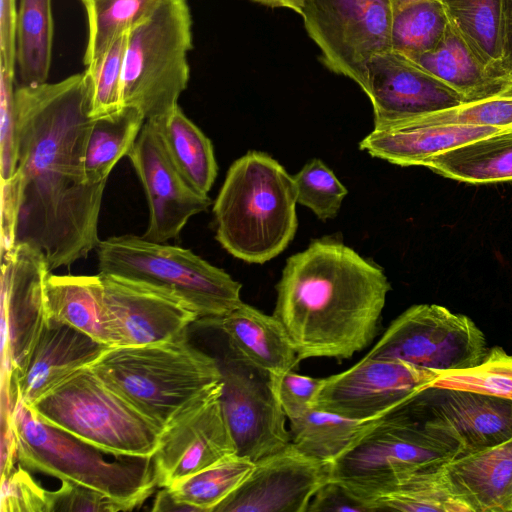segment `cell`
Here are the masks:
<instances>
[{
	"label": "cell",
	"mask_w": 512,
	"mask_h": 512,
	"mask_svg": "<svg viewBox=\"0 0 512 512\" xmlns=\"http://www.w3.org/2000/svg\"><path fill=\"white\" fill-rule=\"evenodd\" d=\"M254 466L251 459L232 454L166 488L178 502L197 512H214L245 481Z\"/></svg>",
	"instance_id": "34"
},
{
	"label": "cell",
	"mask_w": 512,
	"mask_h": 512,
	"mask_svg": "<svg viewBox=\"0 0 512 512\" xmlns=\"http://www.w3.org/2000/svg\"><path fill=\"white\" fill-rule=\"evenodd\" d=\"M445 464L404 479L392 492L374 501L376 511L472 512L454 489Z\"/></svg>",
	"instance_id": "33"
},
{
	"label": "cell",
	"mask_w": 512,
	"mask_h": 512,
	"mask_svg": "<svg viewBox=\"0 0 512 512\" xmlns=\"http://www.w3.org/2000/svg\"><path fill=\"white\" fill-rule=\"evenodd\" d=\"M7 417L17 460L27 469L98 490L128 511L143 503L157 486L153 457L115 456L39 419L19 400Z\"/></svg>",
	"instance_id": "5"
},
{
	"label": "cell",
	"mask_w": 512,
	"mask_h": 512,
	"mask_svg": "<svg viewBox=\"0 0 512 512\" xmlns=\"http://www.w3.org/2000/svg\"><path fill=\"white\" fill-rule=\"evenodd\" d=\"M453 458L450 447L399 406L330 464V480L342 484L375 512L374 501L404 479Z\"/></svg>",
	"instance_id": "9"
},
{
	"label": "cell",
	"mask_w": 512,
	"mask_h": 512,
	"mask_svg": "<svg viewBox=\"0 0 512 512\" xmlns=\"http://www.w3.org/2000/svg\"><path fill=\"white\" fill-rule=\"evenodd\" d=\"M330 480V464L310 458L291 442L262 457L245 481L214 512H307Z\"/></svg>",
	"instance_id": "17"
},
{
	"label": "cell",
	"mask_w": 512,
	"mask_h": 512,
	"mask_svg": "<svg viewBox=\"0 0 512 512\" xmlns=\"http://www.w3.org/2000/svg\"><path fill=\"white\" fill-rule=\"evenodd\" d=\"M89 367L161 430L222 383L219 361L193 346L187 332L155 344L109 347Z\"/></svg>",
	"instance_id": "4"
},
{
	"label": "cell",
	"mask_w": 512,
	"mask_h": 512,
	"mask_svg": "<svg viewBox=\"0 0 512 512\" xmlns=\"http://www.w3.org/2000/svg\"><path fill=\"white\" fill-rule=\"evenodd\" d=\"M42 421L113 456L153 457L162 430L89 366L36 400Z\"/></svg>",
	"instance_id": "6"
},
{
	"label": "cell",
	"mask_w": 512,
	"mask_h": 512,
	"mask_svg": "<svg viewBox=\"0 0 512 512\" xmlns=\"http://www.w3.org/2000/svg\"><path fill=\"white\" fill-rule=\"evenodd\" d=\"M504 45L502 69L505 76L512 78V0H503Z\"/></svg>",
	"instance_id": "48"
},
{
	"label": "cell",
	"mask_w": 512,
	"mask_h": 512,
	"mask_svg": "<svg viewBox=\"0 0 512 512\" xmlns=\"http://www.w3.org/2000/svg\"><path fill=\"white\" fill-rule=\"evenodd\" d=\"M272 379L278 400L289 420L313 407L325 382V378L304 376L293 370L272 376Z\"/></svg>",
	"instance_id": "44"
},
{
	"label": "cell",
	"mask_w": 512,
	"mask_h": 512,
	"mask_svg": "<svg viewBox=\"0 0 512 512\" xmlns=\"http://www.w3.org/2000/svg\"><path fill=\"white\" fill-rule=\"evenodd\" d=\"M21 182L17 172L1 181V255L15 246V231L20 208Z\"/></svg>",
	"instance_id": "46"
},
{
	"label": "cell",
	"mask_w": 512,
	"mask_h": 512,
	"mask_svg": "<svg viewBox=\"0 0 512 512\" xmlns=\"http://www.w3.org/2000/svg\"><path fill=\"white\" fill-rule=\"evenodd\" d=\"M300 15L323 64L363 90L369 61L391 51V1L304 0Z\"/></svg>",
	"instance_id": "11"
},
{
	"label": "cell",
	"mask_w": 512,
	"mask_h": 512,
	"mask_svg": "<svg viewBox=\"0 0 512 512\" xmlns=\"http://www.w3.org/2000/svg\"><path fill=\"white\" fill-rule=\"evenodd\" d=\"M85 8L88 37L83 62L93 64L117 37L143 19L159 0H80Z\"/></svg>",
	"instance_id": "36"
},
{
	"label": "cell",
	"mask_w": 512,
	"mask_h": 512,
	"mask_svg": "<svg viewBox=\"0 0 512 512\" xmlns=\"http://www.w3.org/2000/svg\"><path fill=\"white\" fill-rule=\"evenodd\" d=\"M104 302L116 346H141L172 340L198 321L179 297L164 289L101 274Z\"/></svg>",
	"instance_id": "19"
},
{
	"label": "cell",
	"mask_w": 512,
	"mask_h": 512,
	"mask_svg": "<svg viewBox=\"0 0 512 512\" xmlns=\"http://www.w3.org/2000/svg\"><path fill=\"white\" fill-rule=\"evenodd\" d=\"M150 122L157 129L181 175L195 190L208 195L218 172L210 139L187 118L179 106L167 116Z\"/></svg>",
	"instance_id": "29"
},
{
	"label": "cell",
	"mask_w": 512,
	"mask_h": 512,
	"mask_svg": "<svg viewBox=\"0 0 512 512\" xmlns=\"http://www.w3.org/2000/svg\"><path fill=\"white\" fill-rule=\"evenodd\" d=\"M438 371L394 360L364 357L325 378L313 407L358 420L378 419L429 388Z\"/></svg>",
	"instance_id": "14"
},
{
	"label": "cell",
	"mask_w": 512,
	"mask_h": 512,
	"mask_svg": "<svg viewBox=\"0 0 512 512\" xmlns=\"http://www.w3.org/2000/svg\"><path fill=\"white\" fill-rule=\"evenodd\" d=\"M358 420L311 407L290 419L291 443L304 455L331 464L379 420Z\"/></svg>",
	"instance_id": "30"
},
{
	"label": "cell",
	"mask_w": 512,
	"mask_h": 512,
	"mask_svg": "<svg viewBox=\"0 0 512 512\" xmlns=\"http://www.w3.org/2000/svg\"><path fill=\"white\" fill-rule=\"evenodd\" d=\"M296 204L293 176L270 155L249 151L231 164L214 202L216 240L247 263L270 261L294 238Z\"/></svg>",
	"instance_id": "3"
},
{
	"label": "cell",
	"mask_w": 512,
	"mask_h": 512,
	"mask_svg": "<svg viewBox=\"0 0 512 512\" xmlns=\"http://www.w3.org/2000/svg\"><path fill=\"white\" fill-rule=\"evenodd\" d=\"M192 19L186 0H159L128 31L122 77V106L155 121L177 106L189 80Z\"/></svg>",
	"instance_id": "8"
},
{
	"label": "cell",
	"mask_w": 512,
	"mask_h": 512,
	"mask_svg": "<svg viewBox=\"0 0 512 512\" xmlns=\"http://www.w3.org/2000/svg\"><path fill=\"white\" fill-rule=\"evenodd\" d=\"M293 179L297 203L309 208L322 221L336 217L348 190L322 160L311 159Z\"/></svg>",
	"instance_id": "40"
},
{
	"label": "cell",
	"mask_w": 512,
	"mask_h": 512,
	"mask_svg": "<svg viewBox=\"0 0 512 512\" xmlns=\"http://www.w3.org/2000/svg\"><path fill=\"white\" fill-rule=\"evenodd\" d=\"M449 19L441 0H416L393 9L391 50L408 58L434 49Z\"/></svg>",
	"instance_id": "35"
},
{
	"label": "cell",
	"mask_w": 512,
	"mask_h": 512,
	"mask_svg": "<svg viewBox=\"0 0 512 512\" xmlns=\"http://www.w3.org/2000/svg\"><path fill=\"white\" fill-rule=\"evenodd\" d=\"M504 131L511 130L397 122L374 128L360 141L359 148L391 164L420 166L425 159L436 154Z\"/></svg>",
	"instance_id": "22"
},
{
	"label": "cell",
	"mask_w": 512,
	"mask_h": 512,
	"mask_svg": "<svg viewBox=\"0 0 512 512\" xmlns=\"http://www.w3.org/2000/svg\"><path fill=\"white\" fill-rule=\"evenodd\" d=\"M127 157L147 198L146 240L165 243L177 238L191 217L210 206L208 195L195 190L175 167L152 122L145 121Z\"/></svg>",
	"instance_id": "16"
},
{
	"label": "cell",
	"mask_w": 512,
	"mask_h": 512,
	"mask_svg": "<svg viewBox=\"0 0 512 512\" xmlns=\"http://www.w3.org/2000/svg\"><path fill=\"white\" fill-rule=\"evenodd\" d=\"M207 323L217 324L231 349L272 376L293 370L300 361L281 322L248 304Z\"/></svg>",
	"instance_id": "23"
},
{
	"label": "cell",
	"mask_w": 512,
	"mask_h": 512,
	"mask_svg": "<svg viewBox=\"0 0 512 512\" xmlns=\"http://www.w3.org/2000/svg\"><path fill=\"white\" fill-rule=\"evenodd\" d=\"M488 349L483 332L466 315L437 304H418L390 324L366 357L440 372L473 367Z\"/></svg>",
	"instance_id": "10"
},
{
	"label": "cell",
	"mask_w": 512,
	"mask_h": 512,
	"mask_svg": "<svg viewBox=\"0 0 512 512\" xmlns=\"http://www.w3.org/2000/svg\"><path fill=\"white\" fill-rule=\"evenodd\" d=\"M472 512H512V439L445 464Z\"/></svg>",
	"instance_id": "24"
},
{
	"label": "cell",
	"mask_w": 512,
	"mask_h": 512,
	"mask_svg": "<svg viewBox=\"0 0 512 512\" xmlns=\"http://www.w3.org/2000/svg\"><path fill=\"white\" fill-rule=\"evenodd\" d=\"M128 31L120 35L96 62L85 69L90 85V115L100 117L122 106V77Z\"/></svg>",
	"instance_id": "39"
},
{
	"label": "cell",
	"mask_w": 512,
	"mask_h": 512,
	"mask_svg": "<svg viewBox=\"0 0 512 512\" xmlns=\"http://www.w3.org/2000/svg\"><path fill=\"white\" fill-rule=\"evenodd\" d=\"M363 91L372 103L374 128L464 102L443 81L392 50L369 61Z\"/></svg>",
	"instance_id": "20"
},
{
	"label": "cell",
	"mask_w": 512,
	"mask_h": 512,
	"mask_svg": "<svg viewBox=\"0 0 512 512\" xmlns=\"http://www.w3.org/2000/svg\"><path fill=\"white\" fill-rule=\"evenodd\" d=\"M109 347L46 317L23 367L7 379L10 402L16 399L31 406L73 373L90 366Z\"/></svg>",
	"instance_id": "21"
},
{
	"label": "cell",
	"mask_w": 512,
	"mask_h": 512,
	"mask_svg": "<svg viewBox=\"0 0 512 512\" xmlns=\"http://www.w3.org/2000/svg\"><path fill=\"white\" fill-rule=\"evenodd\" d=\"M99 273L119 276L169 291L208 322L243 302L241 284L191 250L122 235L100 240L96 247Z\"/></svg>",
	"instance_id": "7"
},
{
	"label": "cell",
	"mask_w": 512,
	"mask_h": 512,
	"mask_svg": "<svg viewBox=\"0 0 512 512\" xmlns=\"http://www.w3.org/2000/svg\"><path fill=\"white\" fill-rule=\"evenodd\" d=\"M15 75L0 65V175L1 181L16 171Z\"/></svg>",
	"instance_id": "42"
},
{
	"label": "cell",
	"mask_w": 512,
	"mask_h": 512,
	"mask_svg": "<svg viewBox=\"0 0 512 512\" xmlns=\"http://www.w3.org/2000/svg\"><path fill=\"white\" fill-rule=\"evenodd\" d=\"M53 42L51 0H19L17 69L21 85L47 82Z\"/></svg>",
	"instance_id": "32"
},
{
	"label": "cell",
	"mask_w": 512,
	"mask_h": 512,
	"mask_svg": "<svg viewBox=\"0 0 512 512\" xmlns=\"http://www.w3.org/2000/svg\"><path fill=\"white\" fill-rule=\"evenodd\" d=\"M16 0H0V65L15 75L17 68Z\"/></svg>",
	"instance_id": "47"
},
{
	"label": "cell",
	"mask_w": 512,
	"mask_h": 512,
	"mask_svg": "<svg viewBox=\"0 0 512 512\" xmlns=\"http://www.w3.org/2000/svg\"><path fill=\"white\" fill-rule=\"evenodd\" d=\"M229 350L224 364L219 363L222 411L237 454L256 462L291 442L287 417L272 376Z\"/></svg>",
	"instance_id": "13"
},
{
	"label": "cell",
	"mask_w": 512,
	"mask_h": 512,
	"mask_svg": "<svg viewBox=\"0 0 512 512\" xmlns=\"http://www.w3.org/2000/svg\"><path fill=\"white\" fill-rule=\"evenodd\" d=\"M50 491L41 487L22 466L2 474V512H49Z\"/></svg>",
	"instance_id": "41"
},
{
	"label": "cell",
	"mask_w": 512,
	"mask_h": 512,
	"mask_svg": "<svg viewBox=\"0 0 512 512\" xmlns=\"http://www.w3.org/2000/svg\"><path fill=\"white\" fill-rule=\"evenodd\" d=\"M319 511L373 512L369 505L333 480L327 481L318 489L307 509V512Z\"/></svg>",
	"instance_id": "45"
},
{
	"label": "cell",
	"mask_w": 512,
	"mask_h": 512,
	"mask_svg": "<svg viewBox=\"0 0 512 512\" xmlns=\"http://www.w3.org/2000/svg\"><path fill=\"white\" fill-rule=\"evenodd\" d=\"M393 6V9H396L402 5H405L407 3L416 1V0H390Z\"/></svg>",
	"instance_id": "51"
},
{
	"label": "cell",
	"mask_w": 512,
	"mask_h": 512,
	"mask_svg": "<svg viewBox=\"0 0 512 512\" xmlns=\"http://www.w3.org/2000/svg\"><path fill=\"white\" fill-rule=\"evenodd\" d=\"M273 315L299 360H343L375 337L390 283L381 268L341 242L321 239L290 256Z\"/></svg>",
	"instance_id": "2"
},
{
	"label": "cell",
	"mask_w": 512,
	"mask_h": 512,
	"mask_svg": "<svg viewBox=\"0 0 512 512\" xmlns=\"http://www.w3.org/2000/svg\"><path fill=\"white\" fill-rule=\"evenodd\" d=\"M221 393L222 383L183 409L162 430L153 455L158 487H168L237 454L222 411Z\"/></svg>",
	"instance_id": "15"
},
{
	"label": "cell",
	"mask_w": 512,
	"mask_h": 512,
	"mask_svg": "<svg viewBox=\"0 0 512 512\" xmlns=\"http://www.w3.org/2000/svg\"><path fill=\"white\" fill-rule=\"evenodd\" d=\"M271 7H284L297 13H301L304 0H254Z\"/></svg>",
	"instance_id": "50"
},
{
	"label": "cell",
	"mask_w": 512,
	"mask_h": 512,
	"mask_svg": "<svg viewBox=\"0 0 512 512\" xmlns=\"http://www.w3.org/2000/svg\"><path fill=\"white\" fill-rule=\"evenodd\" d=\"M20 208L15 245L42 252L51 270L96 249L106 182L92 184L84 154L93 117L85 72L15 89Z\"/></svg>",
	"instance_id": "1"
},
{
	"label": "cell",
	"mask_w": 512,
	"mask_h": 512,
	"mask_svg": "<svg viewBox=\"0 0 512 512\" xmlns=\"http://www.w3.org/2000/svg\"><path fill=\"white\" fill-rule=\"evenodd\" d=\"M399 122L426 125H467L512 130V80L497 92L483 98L462 102L451 108Z\"/></svg>",
	"instance_id": "38"
},
{
	"label": "cell",
	"mask_w": 512,
	"mask_h": 512,
	"mask_svg": "<svg viewBox=\"0 0 512 512\" xmlns=\"http://www.w3.org/2000/svg\"><path fill=\"white\" fill-rule=\"evenodd\" d=\"M153 511H196L189 505L178 502L165 487L157 494Z\"/></svg>",
	"instance_id": "49"
},
{
	"label": "cell",
	"mask_w": 512,
	"mask_h": 512,
	"mask_svg": "<svg viewBox=\"0 0 512 512\" xmlns=\"http://www.w3.org/2000/svg\"><path fill=\"white\" fill-rule=\"evenodd\" d=\"M51 269L45 255L17 244L1 255L3 354L9 379L23 367L46 320L44 285Z\"/></svg>",
	"instance_id": "18"
},
{
	"label": "cell",
	"mask_w": 512,
	"mask_h": 512,
	"mask_svg": "<svg viewBox=\"0 0 512 512\" xmlns=\"http://www.w3.org/2000/svg\"><path fill=\"white\" fill-rule=\"evenodd\" d=\"M145 121L138 109L128 106L93 118L84 154V171L90 183L107 182L117 162L127 156Z\"/></svg>",
	"instance_id": "31"
},
{
	"label": "cell",
	"mask_w": 512,
	"mask_h": 512,
	"mask_svg": "<svg viewBox=\"0 0 512 512\" xmlns=\"http://www.w3.org/2000/svg\"><path fill=\"white\" fill-rule=\"evenodd\" d=\"M47 318L68 324L110 347L116 346L104 302L101 275H55L44 285Z\"/></svg>",
	"instance_id": "25"
},
{
	"label": "cell",
	"mask_w": 512,
	"mask_h": 512,
	"mask_svg": "<svg viewBox=\"0 0 512 512\" xmlns=\"http://www.w3.org/2000/svg\"><path fill=\"white\" fill-rule=\"evenodd\" d=\"M400 407L450 447L455 458L512 439V400L429 387Z\"/></svg>",
	"instance_id": "12"
},
{
	"label": "cell",
	"mask_w": 512,
	"mask_h": 512,
	"mask_svg": "<svg viewBox=\"0 0 512 512\" xmlns=\"http://www.w3.org/2000/svg\"><path fill=\"white\" fill-rule=\"evenodd\" d=\"M420 166L471 184L512 181V130L441 152L425 159Z\"/></svg>",
	"instance_id": "27"
},
{
	"label": "cell",
	"mask_w": 512,
	"mask_h": 512,
	"mask_svg": "<svg viewBox=\"0 0 512 512\" xmlns=\"http://www.w3.org/2000/svg\"><path fill=\"white\" fill-rule=\"evenodd\" d=\"M429 387L465 390L512 400V355L499 346L491 347L482 361L473 367L438 371Z\"/></svg>",
	"instance_id": "37"
},
{
	"label": "cell",
	"mask_w": 512,
	"mask_h": 512,
	"mask_svg": "<svg viewBox=\"0 0 512 512\" xmlns=\"http://www.w3.org/2000/svg\"><path fill=\"white\" fill-rule=\"evenodd\" d=\"M449 23L496 78L512 79L502 69L504 45L503 0H441Z\"/></svg>",
	"instance_id": "28"
},
{
	"label": "cell",
	"mask_w": 512,
	"mask_h": 512,
	"mask_svg": "<svg viewBox=\"0 0 512 512\" xmlns=\"http://www.w3.org/2000/svg\"><path fill=\"white\" fill-rule=\"evenodd\" d=\"M59 489L50 491L49 512H118L127 508L104 493L82 484L62 480Z\"/></svg>",
	"instance_id": "43"
},
{
	"label": "cell",
	"mask_w": 512,
	"mask_h": 512,
	"mask_svg": "<svg viewBox=\"0 0 512 512\" xmlns=\"http://www.w3.org/2000/svg\"><path fill=\"white\" fill-rule=\"evenodd\" d=\"M409 59L455 90L464 102L493 94L512 80L491 75L450 23L434 49Z\"/></svg>",
	"instance_id": "26"
}]
</instances>
